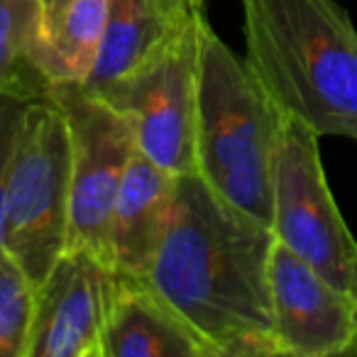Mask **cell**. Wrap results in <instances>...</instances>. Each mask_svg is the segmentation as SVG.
I'll list each match as a JSON object with an SVG mask.
<instances>
[{
  "mask_svg": "<svg viewBox=\"0 0 357 357\" xmlns=\"http://www.w3.org/2000/svg\"><path fill=\"white\" fill-rule=\"evenodd\" d=\"M272 245L269 225L184 174L144 282L213 357H284L269 298Z\"/></svg>",
  "mask_w": 357,
  "mask_h": 357,
  "instance_id": "1",
  "label": "cell"
},
{
  "mask_svg": "<svg viewBox=\"0 0 357 357\" xmlns=\"http://www.w3.org/2000/svg\"><path fill=\"white\" fill-rule=\"evenodd\" d=\"M245 61L282 113L357 139V27L337 0H240Z\"/></svg>",
  "mask_w": 357,
  "mask_h": 357,
  "instance_id": "2",
  "label": "cell"
},
{
  "mask_svg": "<svg viewBox=\"0 0 357 357\" xmlns=\"http://www.w3.org/2000/svg\"><path fill=\"white\" fill-rule=\"evenodd\" d=\"M282 110L204 20L199 47L196 174L235 208L272 228V174Z\"/></svg>",
  "mask_w": 357,
  "mask_h": 357,
  "instance_id": "3",
  "label": "cell"
},
{
  "mask_svg": "<svg viewBox=\"0 0 357 357\" xmlns=\"http://www.w3.org/2000/svg\"><path fill=\"white\" fill-rule=\"evenodd\" d=\"M71 144L66 118L52 96L30 98L8 172L3 248L35 287L69 245Z\"/></svg>",
  "mask_w": 357,
  "mask_h": 357,
  "instance_id": "4",
  "label": "cell"
},
{
  "mask_svg": "<svg viewBox=\"0 0 357 357\" xmlns=\"http://www.w3.org/2000/svg\"><path fill=\"white\" fill-rule=\"evenodd\" d=\"M204 13L174 35L105 98L128 118L137 149L174 176L196 174L199 47Z\"/></svg>",
  "mask_w": 357,
  "mask_h": 357,
  "instance_id": "5",
  "label": "cell"
},
{
  "mask_svg": "<svg viewBox=\"0 0 357 357\" xmlns=\"http://www.w3.org/2000/svg\"><path fill=\"white\" fill-rule=\"evenodd\" d=\"M318 139L301 120L282 113L272 174V233L277 243L350 294L357 243L331 194Z\"/></svg>",
  "mask_w": 357,
  "mask_h": 357,
  "instance_id": "6",
  "label": "cell"
},
{
  "mask_svg": "<svg viewBox=\"0 0 357 357\" xmlns=\"http://www.w3.org/2000/svg\"><path fill=\"white\" fill-rule=\"evenodd\" d=\"M47 96L56 100L69 128L71 206L66 248H84L110 264V215L135 149L132 128L115 105L79 84L52 86Z\"/></svg>",
  "mask_w": 357,
  "mask_h": 357,
  "instance_id": "7",
  "label": "cell"
},
{
  "mask_svg": "<svg viewBox=\"0 0 357 357\" xmlns=\"http://www.w3.org/2000/svg\"><path fill=\"white\" fill-rule=\"evenodd\" d=\"M115 269L84 248H66L37 287L25 357H103Z\"/></svg>",
  "mask_w": 357,
  "mask_h": 357,
  "instance_id": "8",
  "label": "cell"
},
{
  "mask_svg": "<svg viewBox=\"0 0 357 357\" xmlns=\"http://www.w3.org/2000/svg\"><path fill=\"white\" fill-rule=\"evenodd\" d=\"M269 298L284 357L350 355L357 337L350 294L277 240L269 252Z\"/></svg>",
  "mask_w": 357,
  "mask_h": 357,
  "instance_id": "9",
  "label": "cell"
},
{
  "mask_svg": "<svg viewBox=\"0 0 357 357\" xmlns=\"http://www.w3.org/2000/svg\"><path fill=\"white\" fill-rule=\"evenodd\" d=\"M176 176L135 144L110 215L108 252L115 272L144 279L162 243Z\"/></svg>",
  "mask_w": 357,
  "mask_h": 357,
  "instance_id": "10",
  "label": "cell"
},
{
  "mask_svg": "<svg viewBox=\"0 0 357 357\" xmlns=\"http://www.w3.org/2000/svg\"><path fill=\"white\" fill-rule=\"evenodd\" d=\"M103 357H213V352L144 279L115 272Z\"/></svg>",
  "mask_w": 357,
  "mask_h": 357,
  "instance_id": "11",
  "label": "cell"
},
{
  "mask_svg": "<svg viewBox=\"0 0 357 357\" xmlns=\"http://www.w3.org/2000/svg\"><path fill=\"white\" fill-rule=\"evenodd\" d=\"M199 13L191 0H108L105 32L86 91L105 96L139 64L162 50Z\"/></svg>",
  "mask_w": 357,
  "mask_h": 357,
  "instance_id": "12",
  "label": "cell"
},
{
  "mask_svg": "<svg viewBox=\"0 0 357 357\" xmlns=\"http://www.w3.org/2000/svg\"><path fill=\"white\" fill-rule=\"evenodd\" d=\"M108 0H69L42 27L35 64L47 89L86 84L100 54Z\"/></svg>",
  "mask_w": 357,
  "mask_h": 357,
  "instance_id": "13",
  "label": "cell"
},
{
  "mask_svg": "<svg viewBox=\"0 0 357 357\" xmlns=\"http://www.w3.org/2000/svg\"><path fill=\"white\" fill-rule=\"evenodd\" d=\"M45 25V0H0V93L47 96L35 56Z\"/></svg>",
  "mask_w": 357,
  "mask_h": 357,
  "instance_id": "14",
  "label": "cell"
},
{
  "mask_svg": "<svg viewBox=\"0 0 357 357\" xmlns=\"http://www.w3.org/2000/svg\"><path fill=\"white\" fill-rule=\"evenodd\" d=\"M35 306V282L6 248H0V357H25Z\"/></svg>",
  "mask_w": 357,
  "mask_h": 357,
  "instance_id": "15",
  "label": "cell"
},
{
  "mask_svg": "<svg viewBox=\"0 0 357 357\" xmlns=\"http://www.w3.org/2000/svg\"><path fill=\"white\" fill-rule=\"evenodd\" d=\"M27 103H30V98L0 93V248H3V211H6L8 172H10L13 152H15Z\"/></svg>",
  "mask_w": 357,
  "mask_h": 357,
  "instance_id": "16",
  "label": "cell"
},
{
  "mask_svg": "<svg viewBox=\"0 0 357 357\" xmlns=\"http://www.w3.org/2000/svg\"><path fill=\"white\" fill-rule=\"evenodd\" d=\"M350 298H352V306H355V318H357V248H355V257H352V267H350ZM350 355L357 357V337H355V345H352Z\"/></svg>",
  "mask_w": 357,
  "mask_h": 357,
  "instance_id": "17",
  "label": "cell"
},
{
  "mask_svg": "<svg viewBox=\"0 0 357 357\" xmlns=\"http://www.w3.org/2000/svg\"><path fill=\"white\" fill-rule=\"evenodd\" d=\"M66 3H69V0H45V22L52 20V17H54L56 13L66 6ZM42 27H45V25H42Z\"/></svg>",
  "mask_w": 357,
  "mask_h": 357,
  "instance_id": "18",
  "label": "cell"
},
{
  "mask_svg": "<svg viewBox=\"0 0 357 357\" xmlns=\"http://www.w3.org/2000/svg\"><path fill=\"white\" fill-rule=\"evenodd\" d=\"M191 3H194L196 8H201V10H204V0H191Z\"/></svg>",
  "mask_w": 357,
  "mask_h": 357,
  "instance_id": "19",
  "label": "cell"
}]
</instances>
